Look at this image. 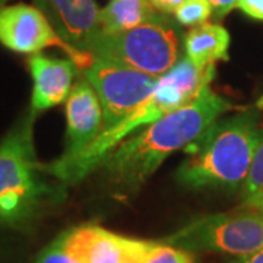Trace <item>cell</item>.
<instances>
[{
	"label": "cell",
	"instance_id": "6da1fadb",
	"mask_svg": "<svg viewBox=\"0 0 263 263\" xmlns=\"http://www.w3.org/2000/svg\"><path fill=\"white\" fill-rule=\"evenodd\" d=\"M234 105L206 86L179 110L161 117L123 141L103 161L100 168L114 187L130 193L141 189L165 158L187 148Z\"/></svg>",
	"mask_w": 263,
	"mask_h": 263
},
{
	"label": "cell",
	"instance_id": "7a4b0ae2",
	"mask_svg": "<svg viewBox=\"0 0 263 263\" xmlns=\"http://www.w3.org/2000/svg\"><path fill=\"white\" fill-rule=\"evenodd\" d=\"M263 142L262 111L259 105L221 117L186 148L176 179L187 189H241Z\"/></svg>",
	"mask_w": 263,
	"mask_h": 263
},
{
	"label": "cell",
	"instance_id": "3957f363",
	"mask_svg": "<svg viewBox=\"0 0 263 263\" xmlns=\"http://www.w3.org/2000/svg\"><path fill=\"white\" fill-rule=\"evenodd\" d=\"M215 78V66L199 67L189 57L183 56L167 73L161 76L160 84L154 92L135 108L124 120L108 132L98 135L88 149L76 158L66 162L53 161L41 164L44 174H50L63 183L72 184L84 180L95 168H100L103 161L123 141L130 138L141 127H146L161 117L179 110L192 103Z\"/></svg>",
	"mask_w": 263,
	"mask_h": 263
},
{
	"label": "cell",
	"instance_id": "277c9868",
	"mask_svg": "<svg viewBox=\"0 0 263 263\" xmlns=\"http://www.w3.org/2000/svg\"><path fill=\"white\" fill-rule=\"evenodd\" d=\"M35 114L13 126L0 142V222L19 224L37 212L47 199V183L34 146Z\"/></svg>",
	"mask_w": 263,
	"mask_h": 263
},
{
	"label": "cell",
	"instance_id": "5b68a950",
	"mask_svg": "<svg viewBox=\"0 0 263 263\" xmlns=\"http://www.w3.org/2000/svg\"><path fill=\"white\" fill-rule=\"evenodd\" d=\"M89 53L142 73L162 76L181 59L180 29L165 13H160L149 22L124 32H100Z\"/></svg>",
	"mask_w": 263,
	"mask_h": 263
},
{
	"label": "cell",
	"instance_id": "8992f818",
	"mask_svg": "<svg viewBox=\"0 0 263 263\" xmlns=\"http://www.w3.org/2000/svg\"><path fill=\"white\" fill-rule=\"evenodd\" d=\"M164 243L187 252H218L246 256L263 247V212L238 209L202 216L164 238Z\"/></svg>",
	"mask_w": 263,
	"mask_h": 263
},
{
	"label": "cell",
	"instance_id": "52a82bcc",
	"mask_svg": "<svg viewBox=\"0 0 263 263\" xmlns=\"http://www.w3.org/2000/svg\"><path fill=\"white\" fill-rule=\"evenodd\" d=\"M84 76L92 85L101 103V133L113 129L138 108L154 92L161 79V76L142 73L98 57H94V63L85 69Z\"/></svg>",
	"mask_w": 263,
	"mask_h": 263
},
{
	"label": "cell",
	"instance_id": "ba28073f",
	"mask_svg": "<svg viewBox=\"0 0 263 263\" xmlns=\"http://www.w3.org/2000/svg\"><path fill=\"white\" fill-rule=\"evenodd\" d=\"M0 44L15 53L37 54L47 47L60 48L75 65L85 70L94 63V56L67 46L59 37L46 15L37 6L25 3L0 8Z\"/></svg>",
	"mask_w": 263,
	"mask_h": 263
},
{
	"label": "cell",
	"instance_id": "9c48e42d",
	"mask_svg": "<svg viewBox=\"0 0 263 263\" xmlns=\"http://www.w3.org/2000/svg\"><path fill=\"white\" fill-rule=\"evenodd\" d=\"M103 129V108L98 95L85 78L79 79L66 100L65 151L56 161L66 162L88 149Z\"/></svg>",
	"mask_w": 263,
	"mask_h": 263
},
{
	"label": "cell",
	"instance_id": "30bf717a",
	"mask_svg": "<svg viewBox=\"0 0 263 263\" xmlns=\"http://www.w3.org/2000/svg\"><path fill=\"white\" fill-rule=\"evenodd\" d=\"M34 5L67 46L89 53L101 32L95 0H34Z\"/></svg>",
	"mask_w": 263,
	"mask_h": 263
},
{
	"label": "cell",
	"instance_id": "8fae6325",
	"mask_svg": "<svg viewBox=\"0 0 263 263\" xmlns=\"http://www.w3.org/2000/svg\"><path fill=\"white\" fill-rule=\"evenodd\" d=\"M28 67L32 78V113L37 116L41 111L66 103L73 88L76 70L79 69L75 62L37 53L28 59Z\"/></svg>",
	"mask_w": 263,
	"mask_h": 263
},
{
	"label": "cell",
	"instance_id": "7c38bea8",
	"mask_svg": "<svg viewBox=\"0 0 263 263\" xmlns=\"http://www.w3.org/2000/svg\"><path fill=\"white\" fill-rule=\"evenodd\" d=\"M66 250L79 263H123L122 235L97 226L75 227L60 234Z\"/></svg>",
	"mask_w": 263,
	"mask_h": 263
},
{
	"label": "cell",
	"instance_id": "4fadbf2b",
	"mask_svg": "<svg viewBox=\"0 0 263 263\" xmlns=\"http://www.w3.org/2000/svg\"><path fill=\"white\" fill-rule=\"evenodd\" d=\"M230 43L228 31L222 25L211 22L193 27L183 38L186 57L202 69L228 60Z\"/></svg>",
	"mask_w": 263,
	"mask_h": 263
},
{
	"label": "cell",
	"instance_id": "5bb4252c",
	"mask_svg": "<svg viewBox=\"0 0 263 263\" xmlns=\"http://www.w3.org/2000/svg\"><path fill=\"white\" fill-rule=\"evenodd\" d=\"M160 13L149 0H111L100 9V29L103 34H119L146 24Z\"/></svg>",
	"mask_w": 263,
	"mask_h": 263
},
{
	"label": "cell",
	"instance_id": "9a60e30c",
	"mask_svg": "<svg viewBox=\"0 0 263 263\" xmlns=\"http://www.w3.org/2000/svg\"><path fill=\"white\" fill-rule=\"evenodd\" d=\"M126 259L136 263H195L192 252L165 243L135 240L122 235Z\"/></svg>",
	"mask_w": 263,
	"mask_h": 263
},
{
	"label": "cell",
	"instance_id": "2e32d148",
	"mask_svg": "<svg viewBox=\"0 0 263 263\" xmlns=\"http://www.w3.org/2000/svg\"><path fill=\"white\" fill-rule=\"evenodd\" d=\"M240 190L241 206L263 212V142L256 151L249 174Z\"/></svg>",
	"mask_w": 263,
	"mask_h": 263
},
{
	"label": "cell",
	"instance_id": "e0dca14e",
	"mask_svg": "<svg viewBox=\"0 0 263 263\" xmlns=\"http://www.w3.org/2000/svg\"><path fill=\"white\" fill-rule=\"evenodd\" d=\"M214 15L209 0H184L174 12L176 21L186 27H197L206 24Z\"/></svg>",
	"mask_w": 263,
	"mask_h": 263
},
{
	"label": "cell",
	"instance_id": "ac0fdd59",
	"mask_svg": "<svg viewBox=\"0 0 263 263\" xmlns=\"http://www.w3.org/2000/svg\"><path fill=\"white\" fill-rule=\"evenodd\" d=\"M35 263H79L72 254L66 250L62 237L59 235L56 240L48 245L41 253L38 254Z\"/></svg>",
	"mask_w": 263,
	"mask_h": 263
},
{
	"label": "cell",
	"instance_id": "d6986e66",
	"mask_svg": "<svg viewBox=\"0 0 263 263\" xmlns=\"http://www.w3.org/2000/svg\"><path fill=\"white\" fill-rule=\"evenodd\" d=\"M237 8L249 18L263 21V0H238Z\"/></svg>",
	"mask_w": 263,
	"mask_h": 263
},
{
	"label": "cell",
	"instance_id": "ffe728a7",
	"mask_svg": "<svg viewBox=\"0 0 263 263\" xmlns=\"http://www.w3.org/2000/svg\"><path fill=\"white\" fill-rule=\"evenodd\" d=\"M237 2L238 0H209L212 10H214V16L218 21L227 16L231 10L237 8Z\"/></svg>",
	"mask_w": 263,
	"mask_h": 263
},
{
	"label": "cell",
	"instance_id": "44dd1931",
	"mask_svg": "<svg viewBox=\"0 0 263 263\" xmlns=\"http://www.w3.org/2000/svg\"><path fill=\"white\" fill-rule=\"evenodd\" d=\"M151 5L161 13H174L184 0H149Z\"/></svg>",
	"mask_w": 263,
	"mask_h": 263
},
{
	"label": "cell",
	"instance_id": "7402d4cb",
	"mask_svg": "<svg viewBox=\"0 0 263 263\" xmlns=\"http://www.w3.org/2000/svg\"><path fill=\"white\" fill-rule=\"evenodd\" d=\"M233 263H263V247L260 250H257V252H254L252 254L240 256Z\"/></svg>",
	"mask_w": 263,
	"mask_h": 263
},
{
	"label": "cell",
	"instance_id": "603a6c76",
	"mask_svg": "<svg viewBox=\"0 0 263 263\" xmlns=\"http://www.w3.org/2000/svg\"><path fill=\"white\" fill-rule=\"evenodd\" d=\"M8 2H10V0H0V8H2V6H6Z\"/></svg>",
	"mask_w": 263,
	"mask_h": 263
},
{
	"label": "cell",
	"instance_id": "cb8c5ba5",
	"mask_svg": "<svg viewBox=\"0 0 263 263\" xmlns=\"http://www.w3.org/2000/svg\"><path fill=\"white\" fill-rule=\"evenodd\" d=\"M123 263H136V262H132V260H129V259H126Z\"/></svg>",
	"mask_w": 263,
	"mask_h": 263
}]
</instances>
